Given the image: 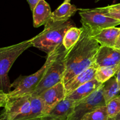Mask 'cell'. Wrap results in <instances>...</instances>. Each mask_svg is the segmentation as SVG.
<instances>
[{
	"label": "cell",
	"instance_id": "30",
	"mask_svg": "<svg viewBox=\"0 0 120 120\" xmlns=\"http://www.w3.org/2000/svg\"></svg>",
	"mask_w": 120,
	"mask_h": 120
},
{
	"label": "cell",
	"instance_id": "12",
	"mask_svg": "<svg viewBox=\"0 0 120 120\" xmlns=\"http://www.w3.org/2000/svg\"><path fill=\"white\" fill-rule=\"evenodd\" d=\"M97 68L94 64L92 66L88 68L87 69L75 76L66 83L64 84V85L66 96L71 94L80 86L94 79Z\"/></svg>",
	"mask_w": 120,
	"mask_h": 120
},
{
	"label": "cell",
	"instance_id": "21",
	"mask_svg": "<svg viewBox=\"0 0 120 120\" xmlns=\"http://www.w3.org/2000/svg\"><path fill=\"white\" fill-rule=\"evenodd\" d=\"M81 120H112L109 118L106 105L96 108L83 116Z\"/></svg>",
	"mask_w": 120,
	"mask_h": 120
},
{
	"label": "cell",
	"instance_id": "28",
	"mask_svg": "<svg viewBox=\"0 0 120 120\" xmlns=\"http://www.w3.org/2000/svg\"><path fill=\"white\" fill-rule=\"evenodd\" d=\"M70 0H64L63 2H70Z\"/></svg>",
	"mask_w": 120,
	"mask_h": 120
},
{
	"label": "cell",
	"instance_id": "6",
	"mask_svg": "<svg viewBox=\"0 0 120 120\" xmlns=\"http://www.w3.org/2000/svg\"><path fill=\"white\" fill-rule=\"evenodd\" d=\"M79 15L83 27L91 31L100 30L120 25V21L104 15L100 8L94 9H79Z\"/></svg>",
	"mask_w": 120,
	"mask_h": 120
},
{
	"label": "cell",
	"instance_id": "4",
	"mask_svg": "<svg viewBox=\"0 0 120 120\" xmlns=\"http://www.w3.org/2000/svg\"><path fill=\"white\" fill-rule=\"evenodd\" d=\"M32 46V38H31L16 44L0 48L1 90L4 92H10L12 88L8 74L13 64L21 54Z\"/></svg>",
	"mask_w": 120,
	"mask_h": 120
},
{
	"label": "cell",
	"instance_id": "18",
	"mask_svg": "<svg viewBox=\"0 0 120 120\" xmlns=\"http://www.w3.org/2000/svg\"><path fill=\"white\" fill-rule=\"evenodd\" d=\"M31 111L27 120H39L43 115V103L39 95L31 94L30 96Z\"/></svg>",
	"mask_w": 120,
	"mask_h": 120
},
{
	"label": "cell",
	"instance_id": "9",
	"mask_svg": "<svg viewBox=\"0 0 120 120\" xmlns=\"http://www.w3.org/2000/svg\"><path fill=\"white\" fill-rule=\"evenodd\" d=\"M43 103V111L42 116L49 114L55 106L66 96L64 84L60 82L40 94Z\"/></svg>",
	"mask_w": 120,
	"mask_h": 120
},
{
	"label": "cell",
	"instance_id": "22",
	"mask_svg": "<svg viewBox=\"0 0 120 120\" xmlns=\"http://www.w3.org/2000/svg\"><path fill=\"white\" fill-rule=\"evenodd\" d=\"M106 108L109 118L112 120L120 114V95H118L107 103Z\"/></svg>",
	"mask_w": 120,
	"mask_h": 120
},
{
	"label": "cell",
	"instance_id": "11",
	"mask_svg": "<svg viewBox=\"0 0 120 120\" xmlns=\"http://www.w3.org/2000/svg\"><path fill=\"white\" fill-rule=\"evenodd\" d=\"M77 101L65 98L39 120H68Z\"/></svg>",
	"mask_w": 120,
	"mask_h": 120
},
{
	"label": "cell",
	"instance_id": "16",
	"mask_svg": "<svg viewBox=\"0 0 120 120\" xmlns=\"http://www.w3.org/2000/svg\"><path fill=\"white\" fill-rule=\"evenodd\" d=\"M77 7L70 2H63L52 14L51 20L55 22L67 21L77 11Z\"/></svg>",
	"mask_w": 120,
	"mask_h": 120
},
{
	"label": "cell",
	"instance_id": "17",
	"mask_svg": "<svg viewBox=\"0 0 120 120\" xmlns=\"http://www.w3.org/2000/svg\"><path fill=\"white\" fill-rule=\"evenodd\" d=\"M120 92V88L116 78H111L103 84V95L106 104L118 96Z\"/></svg>",
	"mask_w": 120,
	"mask_h": 120
},
{
	"label": "cell",
	"instance_id": "29",
	"mask_svg": "<svg viewBox=\"0 0 120 120\" xmlns=\"http://www.w3.org/2000/svg\"><path fill=\"white\" fill-rule=\"evenodd\" d=\"M100 0H95V1H96V2H98V1H99Z\"/></svg>",
	"mask_w": 120,
	"mask_h": 120
},
{
	"label": "cell",
	"instance_id": "14",
	"mask_svg": "<svg viewBox=\"0 0 120 120\" xmlns=\"http://www.w3.org/2000/svg\"><path fill=\"white\" fill-rule=\"evenodd\" d=\"M34 27L38 28L45 25L51 19L52 12L49 4L45 0H41L33 11Z\"/></svg>",
	"mask_w": 120,
	"mask_h": 120
},
{
	"label": "cell",
	"instance_id": "8",
	"mask_svg": "<svg viewBox=\"0 0 120 120\" xmlns=\"http://www.w3.org/2000/svg\"><path fill=\"white\" fill-rule=\"evenodd\" d=\"M103 84L87 97L81 101H77L68 120H81L83 116L87 113L93 111L98 107L106 105L103 95Z\"/></svg>",
	"mask_w": 120,
	"mask_h": 120
},
{
	"label": "cell",
	"instance_id": "13",
	"mask_svg": "<svg viewBox=\"0 0 120 120\" xmlns=\"http://www.w3.org/2000/svg\"><path fill=\"white\" fill-rule=\"evenodd\" d=\"M91 35L101 46L114 47L120 35V27H110L91 31Z\"/></svg>",
	"mask_w": 120,
	"mask_h": 120
},
{
	"label": "cell",
	"instance_id": "19",
	"mask_svg": "<svg viewBox=\"0 0 120 120\" xmlns=\"http://www.w3.org/2000/svg\"><path fill=\"white\" fill-rule=\"evenodd\" d=\"M83 32V28L73 27L66 33L63 41V45L66 49L69 50L79 40Z\"/></svg>",
	"mask_w": 120,
	"mask_h": 120
},
{
	"label": "cell",
	"instance_id": "25",
	"mask_svg": "<svg viewBox=\"0 0 120 120\" xmlns=\"http://www.w3.org/2000/svg\"><path fill=\"white\" fill-rule=\"evenodd\" d=\"M114 48H117V49H120V36H118V39H117V42H116V45H115Z\"/></svg>",
	"mask_w": 120,
	"mask_h": 120
},
{
	"label": "cell",
	"instance_id": "23",
	"mask_svg": "<svg viewBox=\"0 0 120 120\" xmlns=\"http://www.w3.org/2000/svg\"><path fill=\"white\" fill-rule=\"evenodd\" d=\"M100 8L105 16L120 21V3Z\"/></svg>",
	"mask_w": 120,
	"mask_h": 120
},
{
	"label": "cell",
	"instance_id": "7",
	"mask_svg": "<svg viewBox=\"0 0 120 120\" xmlns=\"http://www.w3.org/2000/svg\"><path fill=\"white\" fill-rule=\"evenodd\" d=\"M31 94L8 100L5 104L0 120H27L31 111Z\"/></svg>",
	"mask_w": 120,
	"mask_h": 120
},
{
	"label": "cell",
	"instance_id": "5",
	"mask_svg": "<svg viewBox=\"0 0 120 120\" xmlns=\"http://www.w3.org/2000/svg\"><path fill=\"white\" fill-rule=\"evenodd\" d=\"M67 49L63 46L56 60L50 65L43 78L32 94L39 95L50 87L62 82L66 69L65 55Z\"/></svg>",
	"mask_w": 120,
	"mask_h": 120
},
{
	"label": "cell",
	"instance_id": "24",
	"mask_svg": "<svg viewBox=\"0 0 120 120\" xmlns=\"http://www.w3.org/2000/svg\"><path fill=\"white\" fill-rule=\"evenodd\" d=\"M41 0H27V2L29 4V7H30L32 12H33V11L34 10L36 5Z\"/></svg>",
	"mask_w": 120,
	"mask_h": 120
},
{
	"label": "cell",
	"instance_id": "27",
	"mask_svg": "<svg viewBox=\"0 0 120 120\" xmlns=\"http://www.w3.org/2000/svg\"><path fill=\"white\" fill-rule=\"evenodd\" d=\"M112 120H120V114H118V115H117L116 117L112 119Z\"/></svg>",
	"mask_w": 120,
	"mask_h": 120
},
{
	"label": "cell",
	"instance_id": "20",
	"mask_svg": "<svg viewBox=\"0 0 120 120\" xmlns=\"http://www.w3.org/2000/svg\"><path fill=\"white\" fill-rule=\"evenodd\" d=\"M120 68V65L98 67L97 68L95 78L100 83H105L117 74Z\"/></svg>",
	"mask_w": 120,
	"mask_h": 120
},
{
	"label": "cell",
	"instance_id": "10",
	"mask_svg": "<svg viewBox=\"0 0 120 120\" xmlns=\"http://www.w3.org/2000/svg\"><path fill=\"white\" fill-rule=\"evenodd\" d=\"M94 64L97 68L120 65V50L114 47L101 45Z\"/></svg>",
	"mask_w": 120,
	"mask_h": 120
},
{
	"label": "cell",
	"instance_id": "26",
	"mask_svg": "<svg viewBox=\"0 0 120 120\" xmlns=\"http://www.w3.org/2000/svg\"><path fill=\"white\" fill-rule=\"evenodd\" d=\"M117 76H116V79H117V82H118V85L120 86V68L118 69V71H117Z\"/></svg>",
	"mask_w": 120,
	"mask_h": 120
},
{
	"label": "cell",
	"instance_id": "15",
	"mask_svg": "<svg viewBox=\"0 0 120 120\" xmlns=\"http://www.w3.org/2000/svg\"><path fill=\"white\" fill-rule=\"evenodd\" d=\"M103 84L98 82L96 78L80 86L71 94L66 96L67 98L71 99L76 101H79L87 97L98 89Z\"/></svg>",
	"mask_w": 120,
	"mask_h": 120
},
{
	"label": "cell",
	"instance_id": "2",
	"mask_svg": "<svg viewBox=\"0 0 120 120\" xmlns=\"http://www.w3.org/2000/svg\"><path fill=\"white\" fill-rule=\"evenodd\" d=\"M63 47V45L60 46L50 54H48L45 63L37 72L28 76H21L16 79L12 84L11 87L14 89L8 93L0 90V106L4 107L8 100L16 98L19 96L32 94L41 82L48 67L56 60L60 52Z\"/></svg>",
	"mask_w": 120,
	"mask_h": 120
},
{
	"label": "cell",
	"instance_id": "3",
	"mask_svg": "<svg viewBox=\"0 0 120 120\" xmlns=\"http://www.w3.org/2000/svg\"><path fill=\"white\" fill-rule=\"evenodd\" d=\"M73 27L76 26L71 20L55 22L50 19L45 24L44 29L32 38L33 47L48 55L63 45L66 33Z\"/></svg>",
	"mask_w": 120,
	"mask_h": 120
},
{
	"label": "cell",
	"instance_id": "1",
	"mask_svg": "<svg viewBox=\"0 0 120 120\" xmlns=\"http://www.w3.org/2000/svg\"><path fill=\"white\" fill-rule=\"evenodd\" d=\"M79 41L67 51L65 55L66 69L62 82H67L94 65L101 45L92 37L91 31L83 27Z\"/></svg>",
	"mask_w": 120,
	"mask_h": 120
}]
</instances>
